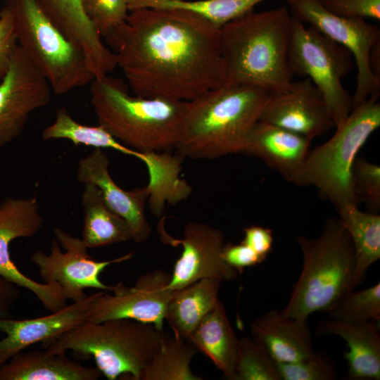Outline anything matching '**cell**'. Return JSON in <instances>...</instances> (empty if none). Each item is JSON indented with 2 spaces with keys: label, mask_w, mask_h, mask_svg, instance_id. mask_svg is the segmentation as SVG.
<instances>
[{
  "label": "cell",
  "mask_w": 380,
  "mask_h": 380,
  "mask_svg": "<svg viewBox=\"0 0 380 380\" xmlns=\"http://www.w3.org/2000/svg\"><path fill=\"white\" fill-rule=\"evenodd\" d=\"M220 30L184 11L142 8L104 38L134 95L189 101L224 84Z\"/></svg>",
  "instance_id": "cell-1"
},
{
  "label": "cell",
  "mask_w": 380,
  "mask_h": 380,
  "mask_svg": "<svg viewBox=\"0 0 380 380\" xmlns=\"http://www.w3.org/2000/svg\"><path fill=\"white\" fill-rule=\"evenodd\" d=\"M293 18L286 7L250 11L220 30L224 84L251 85L270 95L293 82L289 48Z\"/></svg>",
  "instance_id": "cell-2"
},
{
  "label": "cell",
  "mask_w": 380,
  "mask_h": 380,
  "mask_svg": "<svg viewBox=\"0 0 380 380\" xmlns=\"http://www.w3.org/2000/svg\"><path fill=\"white\" fill-rule=\"evenodd\" d=\"M270 95L254 86L223 84L186 101L175 150L195 160L241 153Z\"/></svg>",
  "instance_id": "cell-3"
},
{
  "label": "cell",
  "mask_w": 380,
  "mask_h": 380,
  "mask_svg": "<svg viewBox=\"0 0 380 380\" xmlns=\"http://www.w3.org/2000/svg\"><path fill=\"white\" fill-rule=\"evenodd\" d=\"M90 93L99 125L120 142L143 153L175 150L186 101L132 96L109 75L94 79Z\"/></svg>",
  "instance_id": "cell-4"
},
{
  "label": "cell",
  "mask_w": 380,
  "mask_h": 380,
  "mask_svg": "<svg viewBox=\"0 0 380 380\" xmlns=\"http://www.w3.org/2000/svg\"><path fill=\"white\" fill-rule=\"evenodd\" d=\"M303 256L302 270L284 315L305 321L315 312H327L354 290L355 257L350 237L339 219L326 221L316 239L297 236Z\"/></svg>",
  "instance_id": "cell-5"
},
{
  "label": "cell",
  "mask_w": 380,
  "mask_h": 380,
  "mask_svg": "<svg viewBox=\"0 0 380 380\" xmlns=\"http://www.w3.org/2000/svg\"><path fill=\"white\" fill-rule=\"evenodd\" d=\"M163 331L153 324L131 319L85 322L43 345L50 353L72 351L80 357H93L108 380L127 376L140 380L162 342Z\"/></svg>",
  "instance_id": "cell-6"
},
{
  "label": "cell",
  "mask_w": 380,
  "mask_h": 380,
  "mask_svg": "<svg viewBox=\"0 0 380 380\" xmlns=\"http://www.w3.org/2000/svg\"><path fill=\"white\" fill-rule=\"evenodd\" d=\"M379 97L373 95L353 108L329 139L309 151L290 182L315 187L336 210L348 204L358 205L353 168L359 151L380 127Z\"/></svg>",
  "instance_id": "cell-7"
},
{
  "label": "cell",
  "mask_w": 380,
  "mask_h": 380,
  "mask_svg": "<svg viewBox=\"0 0 380 380\" xmlns=\"http://www.w3.org/2000/svg\"><path fill=\"white\" fill-rule=\"evenodd\" d=\"M18 45L56 94L83 87L94 79L87 56L35 0H7Z\"/></svg>",
  "instance_id": "cell-8"
},
{
  "label": "cell",
  "mask_w": 380,
  "mask_h": 380,
  "mask_svg": "<svg viewBox=\"0 0 380 380\" xmlns=\"http://www.w3.org/2000/svg\"><path fill=\"white\" fill-rule=\"evenodd\" d=\"M289 64L293 75L308 76L323 96L334 127H339L353 110V98L341 82L354 68L351 53L293 18Z\"/></svg>",
  "instance_id": "cell-9"
},
{
  "label": "cell",
  "mask_w": 380,
  "mask_h": 380,
  "mask_svg": "<svg viewBox=\"0 0 380 380\" xmlns=\"http://www.w3.org/2000/svg\"><path fill=\"white\" fill-rule=\"evenodd\" d=\"M292 18L315 27L346 48L357 67V84L353 108L370 96L380 94V78L372 72L370 56L380 44V30L363 18L336 15L324 8L319 0H284Z\"/></svg>",
  "instance_id": "cell-10"
},
{
  "label": "cell",
  "mask_w": 380,
  "mask_h": 380,
  "mask_svg": "<svg viewBox=\"0 0 380 380\" xmlns=\"http://www.w3.org/2000/svg\"><path fill=\"white\" fill-rule=\"evenodd\" d=\"M53 234L49 253L37 251L30 261L37 267L44 283L58 284L65 299L72 302L85 298L87 289L110 292L113 285L104 284L100 274L109 265L129 260L133 255L129 253L109 260H96L81 239L60 227H55Z\"/></svg>",
  "instance_id": "cell-11"
},
{
  "label": "cell",
  "mask_w": 380,
  "mask_h": 380,
  "mask_svg": "<svg viewBox=\"0 0 380 380\" xmlns=\"http://www.w3.org/2000/svg\"><path fill=\"white\" fill-rule=\"evenodd\" d=\"M171 274L156 269L139 275L134 284L122 281L109 291L95 293L87 322L131 319L153 324L163 331L167 305L174 291L167 288Z\"/></svg>",
  "instance_id": "cell-12"
},
{
  "label": "cell",
  "mask_w": 380,
  "mask_h": 380,
  "mask_svg": "<svg viewBox=\"0 0 380 380\" xmlns=\"http://www.w3.org/2000/svg\"><path fill=\"white\" fill-rule=\"evenodd\" d=\"M44 225L35 196L27 198L8 197L0 204V276L31 291L44 308L51 312L67 304L61 286L56 284L36 281L23 274L12 260L10 243L18 238L36 235Z\"/></svg>",
  "instance_id": "cell-13"
},
{
  "label": "cell",
  "mask_w": 380,
  "mask_h": 380,
  "mask_svg": "<svg viewBox=\"0 0 380 380\" xmlns=\"http://www.w3.org/2000/svg\"><path fill=\"white\" fill-rule=\"evenodd\" d=\"M51 87L18 44L0 83V149L23 132L30 114L48 106Z\"/></svg>",
  "instance_id": "cell-14"
},
{
  "label": "cell",
  "mask_w": 380,
  "mask_h": 380,
  "mask_svg": "<svg viewBox=\"0 0 380 380\" xmlns=\"http://www.w3.org/2000/svg\"><path fill=\"white\" fill-rule=\"evenodd\" d=\"M171 240L181 244L182 251L174 265L169 289L177 290L205 278L222 282L238 277L239 272L222 257L225 241L220 229L207 223L191 222L185 225L182 239Z\"/></svg>",
  "instance_id": "cell-15"
},
{
  "label": "cell",
  "mask_w": 380,
  "mask_h": 380,
  "mask_svg": "<svg viewBox=\"0 0 380 380\" xmlns=\"http://www.w3.org/2000/svg\"><path fill=\"white\" fill-rule=\"evenodd\" d=\"M259 120L311 141L334 127L323 96L309 78L292 82L285 91L270 95Z\"/></svg>",
  "instance_id": "cell-16"
},
{
  "label": "cell",
  "mask_w": 380,
  "mask_h": 380,
  "mask_svg": "<svg viewBox=\"0 0 380 380\" xmlns=\"http://www.w3.org/2000/svg\"><path fill=\"white\" fill-rule=\"evenodd\" d=\"M109 159L101 148H94L78 162L77 179L96 186L108 205L129 224L132 240L144 243L151 236V228L146 219L145 205L151 191L147 185L132 190L120 188L111 177Z\"/></svg>",
  "instance_id": "cell-17"
},
{
  "label": "cell",
  "mask_w": 380,
  "mask_h": 380,
  "mask_svg": "<svg viewBox=\"0 0 380 380\" xmlns=\"http://www.w3.org/2000/svg\"><path fill=\"white\" fill-rule=\"evenodd\" d=\"M95 293L72 302L50 315L32 319L0 318V367L26 348L42 342L45 345L75 327L87 322Z\"/></svg>",
  "instance_id": "cell-18"
},
{
  "label": "cell",
  "mask_w": 380,
  "mask_h": 380,
  "mask_svg": "<svg viewBox=\"0 0 380 380\" xmlns=\"http://www.w3.org/2000/svg\"><path fill=\"white\" fill-rule=\"evenodd\" d=\"M50 19L84 52L95 77L117 67L114 53L86 16L82 0H35Z\"/></svg>",
  "instance_id": "cell-19"
},
{
  "label": "cell",
  "mask_w": 380,
  "mask_h": 380,
  "mask_svg": "<svg viewBox=\"0 0 380 380\" xmlns=\"http://www.w3.org/2000/svg\"><path fill=\"white\" fill-rule=\"evenodd\" d=\"M310 143L311 140L300 134L258 120L241 153L261 160L290 182L306 158Z\"/></svg>",
  "instance_id": "cell-20"
},
{
  "label": "cell",
  "mask_w": 380,
  "mask_h": 380,
  "mask_svg": "<svg viewBox=\"0 0 380 380\" xmlns=\"http://www.w3.org/2000/svg\"><path fill=\"white\" fill-rule=\"evenodd\" d=\"M379 320L347 322L333 318L319 322V335H335L343 339L349 350L344 353L348 362L347 379H380V331Z\"/></svg>",
  "instance_id": "cell-21"
},
{
  "label": "cell",
  "mask_w": 380,
  "mask_h": 380,
  "mask_svg": "<svg viewBox=\"0 0 380 380\" xmlns=\"http://www.w3.org/2000/svg\"><path fill=\"white\" fill-rule=\"evenodd\" d=\"M252 338L260 342L275 362H293L315 353L307 320L272 310L251 324Z\"/></svg>",
  "instance_id": "cell-22"
},
{
  "label": "cell",
  "mask_w": 380,
  "mask_h": 380,
  "mask_svg": "<svg viewBox=\"0 0 380 380\" xmlns=\"http://www.w3.org/2000/svg\"><path fill=\"white\" fill-rule=\"evenodd\" d=\"M101 372L44 350L20 352L0 367V380H97Z\"/></svg>",
  "instance_id": "cell-23"
},
{
  "label": "cell",
  "mask_w": 380,
  "mask_h": 380,
  "mask_svg": "<svg viewBox=\"0 0 380 380\" xmlns=\"http://www.w3.org/2000/svg\"><path fill=\"white\" fill-rule=\"evenodd\" d=\"M186 341L209 357L226 379L232 380L237 362L239 338L220 299Z\"/></svg>",
  "instance_id": "cell-24"
},
{
  "label": "cell",
  "mask_w": 380,
  "mask_h": 380,
  "mask_svg": "<svg viewBox=\"0 0 380 380\" xmlns=\"http://www.w3.org/2000/svg\"><path fill=\"white\" fill-rule=\"evenodd\" d=\"M220 284L219 280L205 278L173 290L167 305L165 319L168 322L175 335L188 339L219 300Z\"/></svg>",
  "instance_id": "cell-25"
},
{
  "label": "cell",
  "mask_w": 380,
  "mask_h": 380,
  "mask_svg": "<svg viewBox=\"0 0 380 380\" xmlns=\"http://www.w3.org/2000/svg\"><path fill=\"white\" fill-rule=\"evenodd\" d=\"M81 205L84 213L81 239L88 248L132 240L129 224L108 205L96 186L84 184Z\"/></svg>",
  "instance_id": "cell-26"
},
{
  "label": "cell",
  "mask_w": 380,
  "mask_h": 380,
  "mask_svg": "<svg viewBox=\"0 0 380 380\" xmlns=\"http://www.w3.org/2000/svg\"><path fill=\"white\" fill-rule=\"evenodd\" d=\"M42 138L43 140L64 139L70 141L75 146L84 145L101 149L112 148L142 160L148 170L154 168L159 161L158 153L135 151L120 142L99 125L89 126L78 122L65 108L57 110L54 122L44 129Z\"/></svg>",
  "instance_id": "cell-27"
},
{
  "label": "cell",
  "mask_w": 380,
  "mask_h": 380,
  "mask_svg": "<svg viewBox=\"0 0 380 380\" xmlns=\"http://www.w3.org/2000/svg\"><path fill=\"white\" fill-rule=\"evenodd\" d=\"M336 210L354 248L355 290L362 281L368 268L380 258V215L363 212L355 204L346 205Z\"/></svg>",
  "instance_id": "cell-28"
},
{
  "label": "cell",
  "mask_w": 380,
  "mask_h": 380,
  "mask_svg": "<svg viewBox=\"0 0 380 380\" xmlns=\"http://www.w3.org/2000/svg\"><path fill=\"white\" fill-rule=\"evenodd\" d=\"M197 351L188 341L163 333L160 348L142 371L140 380H201L190 367Z\"/></svg>",
  "instance_id": "cell-29"
},
{
  "label": "cell",
  "mask_w": 380,
  "mask_h": 380,
  "mask_svg": "<svg viewBox=\"0 0 380 380\" xmlns=\"http://www.w3.org/2000/svg\"><path fill=\"white\" fill-rule=\"evenodd\" d=\"M129 11L152 8L184 11L221 27L248 12L247 0H127Z\"/></svg>",
  "instance_id": "cell-30"
},
{
  "label": "cell",
  "mask_w": 380,
  "mask_h": 380,
  "mask_svg": "<svg viewBox=\"0 0 380 380\" xmlns=\"http://www.w3.org/2000/svg\"><path fill=\"white\" fill-rule=\"evenodd\" d=\"M232 380H281L275 362L253 338H239V353Z\"/></svg>",
  "instance_id": "cell-31"
},
{
  "label": "cell",
  "mask_w": 380,
  "mask_h": 380,
  "mask_svg": "<svg viewBox=\"0 0 380 380\" xmlns=\"http://www.w3.org/2000/svg\"><path fill=\"white\" fill-rule=\"evenodd\" d=\"M330 318L347 322L379 320L380 317V283L341 297L328 311Z\"/></svg>",
  "instance_id": "cell-32"
},
{
  "label": "cell",
  "mask_w": 380,
  "mask_h": 380,
  "mask_svg": "<svg viewBox=\"0 0 380 380\" xmlns=\"http://www.w3.org/2000/svg\"><path fill=\"white\" fill-rule=\"evenodd\" d=\"M281 380H335L337 371L333 361L322 352L293 362H275Z\"/></svg>",
  "instance_id": "cell-33"
},
{
  "label": "cell",
  "mask_w": 380,
  "mask_h": 380,
  "mask_svg": "<svg viewBox=\"0 0 380 380\" xmlns=\"http://www.w3.org/2000/svg\"><path fill=\"white\" fill-rule=\"evenodd\" d=\"M82 5L101 37L123 23L128 15L127 0H82Z\"/></svg>",
  "instance_id": "cell-34"
},
{
  "label": "cell",
  "mask_w": 380,
  "mask_h": 380,
  "mask_svg": "<svg viewBox=\"0 0 380 380\" xmlns=\"http://www.w3.org/2000/svg\"><path fill=\"white\" fill-rule=\"evenodd\" d=\"M353 182L359 199L372 213L380 208V167L365 158H356L353 168Z\"/></svg>",
  "instance_id": "cell-35"
},
{
  "label": "cell",
  "mask_w": 380,
  "mask_h": 380,
  "mask_svg": "<svg viewBox=\"0 0 380 380\" xmlns=\"http://www.w3.org/2000/svg\"><path fill=\"white\" fill-rule=\"evenodd\" d=\"M322 6L338 16L380 20V0H319Z\"/></svg>",
  "instance_id": "cell-36"
},
{
  "label": "cell",
  "mask_w": 380,
  "mask_h": 380,
  "mask_svg": "<svg viewBox=\"0 0 380 380\" xmlns=\"http://www.w3.org/2000/svg\"><path fill=\"white\" fill-rule=\"evenodd\" d=\"M15 23L10 8L0 11V80L6 75L18 46Z\"/></svg>",
  "instance_id": "cell-37"
},
{
  "label": "cell",
  "mask_w": 380,
  "mask_h": 380,
  "mask_svg": "<svg viewBox=\"0 0 380 380\" xmlns=\"http://www.w3.org/2000/svg\"><path fill=\"white\" fill-rule=\"evenodd\" d=\"M222 257L230 267L239 272H242L245 268L258 265L265 260L242 242L237 244L225 243L222 248Z\"/></svg>",
  "instance_id": "cell-38"
},
{
  "label": "cell",
  "mask_w": 380,
  "mask_h": 380,
  "mask_svg": "<svg viewBox=\"0 0 380 380\" xmlns=\"http://www.w3.org/2000/svg\"><path fill=\"white\" fill-rule=\"evenodd\" d=\"M243 234L244 236L241 242L266 259L272 249V230L259 225H251L243 229Z\"/></svg>",
  "instance_id": "cell-39"
},
{
  "label": "cell",
  "mask_w": 380,
  "mask_h": 380,
  "mask_svg": "<svg viewBox=\"0 0 380 380\" xmlns=\"http://www.w3.org/2000/svg\"><path fill=\"white\" fill-rule=\"evenodd\" d=\"M20 295L19 286L0 276V318L7 317Z\"/></svg>",
  "instance_id": "cell-40"
}]
</instances>
